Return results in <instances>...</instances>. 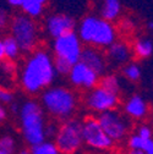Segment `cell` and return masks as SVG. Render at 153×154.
Instances as JSON below:
<instances>
[{
	"instance_id": "e0dca14e",
	"label": "cell",
	"mask_w": 153,
	"mask_h": 154,
	"mask_svg": "<svg viewBox=\"0 0 153 154\" xmlns=\"http://www.w3.org/2000/svg\"><path fill=\"white\" fill-rule=\"evenodd\" d=\"M121 12V3L120 0H103V5L101 9V15L103 20L113 21L119 17Z\"/></svg>"
},
{
	"instance_id": "d4e9b609",
	"label": "cell",
	"mask_w": 153,
	"mask_h": 154,
	"mask_svg": "<svg viewBox=\"0 0 153 154\" xmlns=\"http://www.w3.org/2000/svg\"><path fill=\"white\" fill-rule=\"evenodd\" d=\"M145 140H142L139 134H135V136H131L129 138V147L131 150H141L143 147Z\"/></svg>"
},
{
	"instance_id": "ac0fdd59",
	"label": "cell",
	"mask_w": 153,
	"mask_h": 154,
	"mask_svg": "<svg viewBox=\"0 0 153 154\" xmlns=\"http://www.w3.org/2000/svg\"><path fill=\"white\" fill-rule=\"evenodd\" d=\"M3 47H4V55L5 59L14 61L15 59H17L18 55L21 53V49L18 47L17 42L15 41V38L12 35H8L4 38L3 41Z\"/></svg>"
},
{
	"instance_id": "4fadbf2b",
	"label": "cell",
	"mask_w": 153,
	"mask_h": 154,
	"mask_svg": "<svg viewBox=\"0 0 153 154\" xmlns=\"http://www.w3.org/2000/svg\"><path fill=\"white\" fill-rule=\"evenodd\" d=\"M80 61L87 65L89 69H92L97 75H102L105 70V59L103 54L97 49V48H83L81 51Z\"/></svg>"
},
{
	"instance_id": "1f68e13d",
	"label": "cell",
	"mask_w": 153,
	"mask_h": 154,
	"mask_svg": "<svg viewBox=\"0 0 153 154\" xmlns=\"http://www.w3.org/2000/svg\"><path fill=\"white\" fill-rule=\"evenodd\" d=\"M5 118H6V111L2 105H0V121H3Z\"/></svg>"
},
{
	"instance_id": "7c38bea8",
	"label": "cell",
	"mask_w": 153,
	"mask_h": 154,
	"mask_svg": "<svg viewBox=\"0 0 153 154\" xmlns=\"http://www.w3.org/2000/svg\"><path fill=\"white\" fill-rule=\"evenodd\" d=\"M69 77L71 83L85 88H94L99 81V75H97L92 69L81 61L72 65Z\"/></svg>"
},
{
	"instance_id": "8992f818",
	"label": "cell",
	"mask_w": 153,
	"mask_h": 154,
	"mask_svg": "<svg viewBox=\"0 0 153 154\" xmlns=\"http://www.w3.org/2000/svg\"><path fill=\"white\" fill-rule=\"evenodd\" d=\"M82 122L71 119L58 128L54 144L63 154H73L82 144Z\"/></svg>"
},
{
	"instance_id": "e575fe53",
	"label": "cell",
	"mask_w": 153,
	"mask_h": 154,
	"mask_svg": "<svg viewBox=\"0 0 153 154\" xmlns=\"http://www.w3.org/2000/svg\"><path fill=\"white\" fill-rule=\"evenodd\" d=\"M147 27H148V29L153 31V21H149V22L147 23Z\"/></svg>"
},
{
	"instance_id": "f35d334b",
	"label": "cell",
	"mask_w": 153,
	"mask_h": 154,
	"mask_svg": "<svg viewBox=\"0 0 153 154\" xmlns=\"http://www.w3.org/2000/svg\"><path fill=\"white\" fill-rule=\"evenodd\" d=\"M20 154H31V153L27 152V150H22V152H20Z\"/></svg>"
},
{
	"instance_id": "52a82bcc",
	"label": "cell",
	"mask_w": 153,
	"mask_h": 154,
	"mask_svg": "<svg viewBox=\"0 0 153 154\" xmlns=\"http://www.w3.org/2000/svg\"><path fill=\"white\" fill-rule=\"evenodd\" d=\"M53 48L55 56L63 57V59L67 60L71 65H75L76 63L80 61V56L82 51L81 39L79 38V34H76L75 32L56 38L54 41Z\"/></svg>"
},
{
	"instance_id": "3957f363",
	"label": "cell",
	"mask_w": 153,
	"mask_h": 154,
	"mask_svg": "<svg viewBox=\"0 0 153 154\" xmlns=\"http://www.w3.org/2000/svg\"><path fill=\"white\" fill-rule=\"evenodd\" d=\"M21 128L25 140L32 146H38L45 140V125L41 105L34 100L26 102L20 110Z\"/></svg>"
},
{
	"instance_id": "7402d4cb",
	"label": "cell",
	"mask_w": 153,
	"mask_h": 154,
	"mask_svg": "<svg viewBox=\"0 0 153 154\" xmlns=\"http://www.w3.org/2000/svg\"><path fill=\"white\" fill-rule=\"evenodd\" d=\"M53 65H54L55 72H58V73H60V75H63V76L69 75L70 71H71V67H72V65H71L67 60L63 59V57H59V56H55V57H54Z\"/></svg>"
},
{
	"instance_id": "8d00e7d4",
	"label": "cell",
	"mask_w": 153,
	"mask_h": 154,
	"mask_svg": "<svg viewBox=\"0 0 153 154\" xmlns=\"http://www.w3.org/2000/svg\"><path fill=\"white\" fill-rule=\"evenodd\" d=\"M0 154H8V153L5 152V149L2 147V144H0Z\"/></svg>"
},
{
	"instance_id": "44dd1931",
	"label": "cell",
	"mask_w": 153,
	"mask_h": 154,
	"mask_svg": "<svg viewBox=\"0 0 153 154\" xmlns=\"http://www.w3.org/2000/svg\"><path fill=\"white\" fill-rule=\"evenodd\" d=\"M21 9L25 12V15L32 18L39 17L43 14V4L37 2V0H25L23 4L21 5Z\"/></svg>"
},
{
	"instance_id": "9c48e42d",
	"label": "cell",
	"mask_w": 153,
	"mask_h": 154,
	"mask_svg": "<svg viewBox=\"0 0 153 154\" xmlns=\"http://www.w3.org/2000/svg\"><path fill=\"white\" fill-rule=\"evenodd\" d=\"M97 121L99 122L103 131L108 134V137H110L113 141H120L126 136L129 128L127 122L117 111L108 110L99 112Z\"/></svg>"
},
{
	"instance_id": "4316f807",
	"label": "cell",
	"mask_w": 153,
	"mask_h": 154,
	"mask_svg": "<svg viewBox=\"0 0 153 154\" xmlns=\"http://www.w3.org/2000/svg\"><path fill=\"white\" fill-rule=\"evenodd\" d=\"M9 23V15L5 9L0 6V31L4 29Z\"/></svg>"
},
{
	"instance_id": "8fae6325",
	"label": "cell",
	"mask_w": 153,
	"mask_h": 154,
	"mask_svg": "<svg viewBox=\"0 0 153 154\" xmlns=\"http://www.w3.org/2000/svg\"><path fill=\"white\" fill-rule=\"evenodd\" d=\"M75 27H76L75 20L66 14L50 15L45 21V28H47L49 35L53 37L54 39H56V38H59V37H63L67 33L75 32Z\"/></svg>"
},
{
	"instance_id": "277c9868",
	"label": "cell",
	"mask_w": 153,
	"mask_h": 154,
	"mask_svg": "<svg viewBox=\"0 0 153 154\" xmlns=\"http://www.w3.org/2000/svg\"><path fill=\"white\" fill-rule=\"evenodd\" d=\"M42 103L49 114L59 119L69 118L77 104L75 94L70 89L63 87L47 89L42 95Z\"/></svg>"
},
{
	"instance_id": "2e32d148",
	"label": "cell",
	"mask_w": 153,
	"mask_h": 154,
	"mask_svg": "<svg viewBox=\"0 0 153 154\" xmlns=\"http://www.w3.org/2000/svg\"><path fill=\"white\" fill-rule=\"evenodd\" d=\"M125 111L131 118L141 119L147 114V104H146V102L142 97H140V95L136 94L126 102Z\"/></svg>"
},
{
	"instance_id": "cb8c5ba5",
	"label": "cell",
	"mask_w": 153,
	"mask_h": 154,
	"mask_svg": "<svg viewBox=\"0 0 153 154\" xmlns=\"http://www.w3.org/2000/svg\"><path fill=\"white\" fill-rule=\"evenodd\" d=\"M124 75L130 81H139L141 77V70L136 64H129L124 69Z\"/></svg>"
},
{
	"instance_id": "7a4b0ae2",
	"label": "cell",
	"mask_w": 153,
	"mask_h": 154,
	"mask_svg": "<svg viewBox=\"0 0 153 154\" xmlns=\"http://www.w3.org/2000/svg\"><path fill=\"white\" fill-rule=\"evenodd\" d=\"M115 28L109 21L93 15L85 17L79 27L80 39L98 48L109 47L111 43L115 42Z\"/></svg>"
},
{
	"instance_id": "d6986e66",
	"label": "cell",
	"mask_w": 153,
	"mask_h": 154,
	"mask_svg": "<svg viewBox=\"0 0 153 154\" xmlns=\"http://www.w3.org/2000/svg\"><path fill=\"white\" fill-rule=\"evenodd\" d=\"M133 51L135 54L141 57V59H146L149 57L153 53V43L148 38H140L133 44Z\"/></svg>"
},
{
	"instance_id": "484cf974",
	"label": "cell",
	"mask_w": 153,
	"mask_h": 154,
	"mask_svg": "<svg viewBox=\"0 0 153 154\" xmlns=\"http://www.w3.org/2000/svg\"><path fill=\"white\" fill-rule=\"evenodd\" d=\"M0 144L5 149V152L8 154H12L14 149H15V141L12 140V137L10 136H4L3 138H0Z\"/></svg>"
},
{
	"instance_id": "ffe728a7",
	"label": "cell",
	"mask_w": 153,
	"mask_h": 154,
	"mask_svg": "<svg viewBox=\"0 0 153 154\" xmlns=\"http://www.w3.org/2000/svg\"><path fill=\"white\" fill-rule=\"evenodd\" d=\"M98 82H99V87H102L103 89H105L110 93H114L117 95L119 94L120 82H119V79L115 75H107V76L102 77Z\"/></svg>"
},
{
	"instance_id": "5b68a950",
	"label": "cell",
	"mask_w": 153,
	"mask_h": 154,
	"mask_svg": "<svg viewBox=\"0 0 153 154\" xmlns=\"http://www.w3.org/2000/svg\"><path fill=\"white\" fill-rule=\"evenodd\" d=\"M11 35L15 38L21 51H33L38 42V26L32 17L17 15L10 22Z\"/></svg>"
},
{
	"instance_id": "30bf717a",
	"label": "cell",
	"mask_w": 153,
	"mask_h": 154,
	"mask_svg": "<svg viewBox=\"0 0 153 154\" xmlns=\"http://www.w3.org/2000/svg\"><path fill=\"white\" fill-rule=\"evenodd\" d=\"M87 106L94 111L104 112L113 110L118 104V95L110 93L102 87H94L87 95Z\"/></svg>"
},
{
	"instance_id": "6da1fadb",
	"label": "cell",
	"mask_w": 153,
	"mask_h": 154,
	"mask_svg": "<svg viewBox=\"0 0 153 154\" xmlns=\"http://www.w3.org/2000/svg\"><path fill=\"white\" fill-rule=\"evenodd\" d=\"M54 77L55 70L52 56L43 49H36L22 66L20 82L26 92L34 94L47 88L53 82Z\"/></svg>"
},
{
	"instance_id": "5bb4252c",
	"label": "cell",
	"mask_w": 153,
	"mask_h": 154,
	"mask_svg": "<svg viewBox=\"0 0 153 154\" xmlns=\"http://www.w3.org/2000/svg\"><path fill=\"white\" fill-rule=\"evenodd\" d=\"M108 59L117 65H121L129 61L131 56L130 47L124 42H114L108 47Z\"/></svg>"
},
{
	"instance_id": "836d02e7",
	"label": "cell",
	"mask_w": 153,
	"mask_h": 154,
	"mask_svg": "<svg viewBox=\"0 0 153 154\" xmlns=\"http://www.w3.org/2000/svg\"><path fill=\"white\" fill-rule=\"evenodd\" d=\"M130 154H146V153L142 152V150H131Z\"/></svg>"
},
{
	"instance_id": "f1b7e54d",
	"label": "cell",
	"mask_w": 153,
	"mask_h": 154,
	"mask_svg": "<svg viewBox=\"0 0 153 154\" xmlns=\"http://www.w3.org/2000/svg\"><path fill=\"white\" fill-rule=\"evenodd\" d=\"M139 136L142 138V140H149V138H152V131H151V128L149 127H147V126H141L140 128H139Z\"/></svg>"
},
{
	"instance_id": "83f0119b",
	"label": "cell",
	"mask_w": 153,
	"mask_h": 154,
	"mask_svg": "<svg viewBox=\"0 0 153 154\" xmlns=\"http://www.w3.org/2000/svg\"><path fill=\"white\" fill-rule=\"evenodd\" d=\"M12 98H14V95H12V93L10 91L0 88V102H3V103H11Z\"/></svg>"
},
{
	"instance_id": "9a60e30c",
	"label": "cell",
	"mask_w": 153,
	"mask_h": 154,
	"mask_svg": "<svg viewBox=\"0 0 153 154\" xmlns=\"http://www.w3.org/2000/svg\"><path fill=\"white\" fill-rule=\"evenodd\" d=\"M16 82V70L15 64L11 60L4 59L0 61V88L10 91L15 87Z\"/></svg>"
},
{
	"instance_id": "4dcf8cb0",
	"label": "cell",
	"mask_w": 153,
	"mask_h": 154,
	"mask_svg": "<svg viewBox=\"0 0 153 154\" xmlns=\"http://www.w3.org/2000/svg\"><path fill=\"white\" fill-rule=\"evenodd\" d=\"M25 0H8V3L10 6H14V8H21V5L23 4Z\"/></svg>"
},
{
	"instance_id": "74e56055",
	"label": "cell",
	"mask_w": 153,
	"mask_h": 154,
	"mask_svg": "<svg viewBox=\"0 0 153 154\" xmlns=\"http://www.w3.org/2000/svg\"><path fill=\"white\" fill-rule=\"evenodd\" d=\"M37 2H39L41 4H43V5H44V4H45V3L48 2V0H37Z\"/></svg>"
},
{
	"instance_id": "ba28073f",
	"label": "cell",
	"mask_w": 153,
	"mask_h": 154,
	"mask_svg": "<svg viewBox=\"0 0 153 154\" xmlns=\"http://www.w3.org/2000/svg\"><path fill=\"white\" fill-rule=\"evenodd\" d=\"M82 138L89 147L95 149H109L114 144V141L108 137L97 119L92 118L82 124Z\"/></svg>"
},
{
	"instance_id": "603a6c76",
	"label": "cell",
	"mask_w": 153,
	"mask_h": 154,
	"mask_svg": "<svg viewBox=\"0 0 153 154\" xmlns=\"http://www.w3.org/2000/svg\"><path fill=\"white\" fill-rule=\"evenodd\" d=\"M31 154H59V152H58V149H56L54 143L44 141L41 144L32 147V153Z\"/></svg>"
},
{
	"instance_id": "d590c367",
	"label": "cell",
	"mask_w": 153,
	"mask_h": 154,
	"mask_svg": "<svg viewBox=\"0 0 153 154\" xmlns=\"http://www.w3.org/2000/svg\"><path fill=\"white\" fill-rule=\"evenodd\" d=\"M11 110H12V111H17V104H16V103H14V104L11 105Z\"/></svg>"
},
{
	"instance_id": "d6a6232c",
	"label": "cell",
	"mask_w": 153,
	"mask_h": 154,
	"mask_svg": "<svg viewBox=\"0 0 153 154\" xmlns=\"http://www.w3.org/2000/svg\"><path fill=\"white\" fill-rule=\"evenodd\" d=\"M5 59L4 55V47H3V41H0V61Z\"/></svg>"
},
{
	"instance_id": "f546056e",
	"label": "cell",
	"mask_w": 153,
	"mask_h": 154,
	"mask_svg": "<svg viewBox=\"0 0 153 154\" xmlns=\"http://www.w3.org/2000/svg\"><path fill=\"white\" fill-rule=\"evenodd\" d=\"M141 150L145 152L146 154H153V138L145 140V143Z\"/></svg>"
}]
</instances>
